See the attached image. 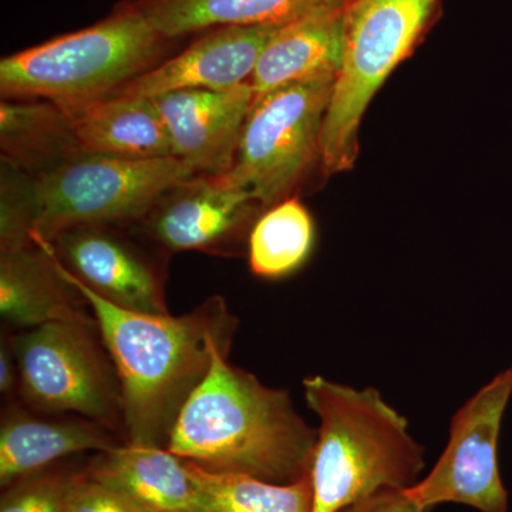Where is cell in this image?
<instances>
[{"instance_id":"ac0fdd59","label":"cell","mask_w":512,"mask_h":512,"mask_svg":"<svg viewBox=\"0 0 512 512\" xmlns=\"http://www.w3.org/2000/svg\"><path fill=\"white\" fill-rule=\"evenodd\" d=\"M69 114L82 154L131 160L175 157L167 127L147 97L111 94Z\"/></svg>"},{"instance_id":"7a4b0ae2","label":"cell","mask_w":512,"mask_h":512,"mask_svg":"<svg viewBox=\"0 0 512 512\" xmlns=\"http://www.w3.org/2000/svg\"><path fill=\"white\" fill-rule=\"evenodd\" d=\"M218 352L178 414L167 448L215 473L289 484L311 473L318 430L272 389Z\"/></svg>"},{"instance_id":"277c9868","label":"cell","mask_w":512,"mask_h":512,"mask_svg":"<svg viewBox=\"0 0 512 512\" xmlns=\"http://www.w3.org/2000/svg\"><path fill=\"white\" fill-rule=\"evenodd\" d=\"M168 42L128 2L90 28L3 57L0 94L50 101L73 113L146 73Z\"/></svg>"},{"instance_id":"603a6c76","label":"cell","mask_w":512,"mask_h":512,"mask_svg":"<svg viewBox=\"0 0 512 512\" xmlns=\"http://www.w3.org/2000/svg\"><path fill=\"white\" fill-rule=\"evenodd\" d=\"M70 474L40 471L8 485L0 512H64Z\"/></svg>"},{"instance_id":"7c38bea8","label":"cell","mask_w":512,"mask_h":512,"mask_svg":"<svg viewBox=\"0 0 512 512\" xmlns=\"http://www.w3.org/2000/svg\"><path fill=\"white\" fill-rule=\"evenodd\" d=\"M151 100L167 127L175 157L200 175L220 177L231 170L254 106L251 82L227 90H178Z\"/></svg>"},{"instance_id":"30bf717a","label":"cell","mask_w":512,"mask_h":512,"mask_svg":"<svg viewBox=\"0 0 512 512\" xmlns=\"http://www.w3.org/2000/svg\"><path fill=\"white\" fill-rule=\"evenodd\" d=\"M259 210L244 188L197 175L168 191L138 224L165 251L224 255L249 237Z\"/></svg>"},{"instance_id":"3957f363","label":"cell","mask_w":512,"mask_h":512,"mask_svg":"<svg viewBox=\"0 0 512 512\" xmlns=\"http://www.w3.org/2000/svg\"><path fill=\"white\" fill-rule=\"evenodd\" d=\"M303 390L320 420L309 473L312 512H340L377 491L419 483L423 447L376 389L311 376L303 380Z\"/></svg>"},{"instance_id":"e0dca14e","label":"cell","mask_w":512,"mask_h":512,"mask_svg":"<svg viewBox=\"0 0 512 512\" xmlns=\"http://www.w3.org/2000/svg\"><path fill=\"white\" fill-rule=\"evenodd\" d=\"M151 512H205L190 461L167 447L123 443L86 468Z\"/></svg>"},{"instance_id":"8fae6325","label":"cell","mask_w":512,"mask_h":512,"mask_svg":"<svg viewBox=\"0 0 512 512\" xmlns=\"http://www.w3.org/2000/svg\"><path fill=\"white\" fill-rule=\"evenodd\" d=\"M80 284L128 311L167 315L164 271L111 225L67 229L53 241L35 239Z\"/></svg>"},{"instance_id":"9a60e30c","label":"cell","mask_w":512,"mask_h":512,"mask_svg":"<svg viewBox=\"0 0 512 512\" xmlns=\"http://www.w3.org/2000/svg\"><path fill=\"white\" fill-rule=\"evenodd\" d=\"M346 8L319 10L279 28L249 80L254 103L295 84L336 80L345 53Z\"/></svg>"},{"instance_id":"d6986e66","label":"cell","mask_w":512,"mask_h":512,"mask_svg":"<svg viewBox=\"0 0 512 512\" xmlns=\"http://www.w3.org/2000/svg\"><path fill=\"white\" fill-rule=\"evenodd\" d=\"M350 0H131L150 25L173 40L227 26H285Z\"/></svg>"},{"instance_id":"d4e9b609","label":"cell","mask_w":512,"mask_h":512,"mask_svg":"<svg viewBox=\"0 0 512 512\" xmlns=\"http://www.w3.org/2000/svg\"><path fill=\"white\" fill-rule=\"evenodd\" d=\"M340 512H431L414 503L406 490H382L362 498Z\"/></svg>"},{"instance_id":"5bb4252c","label":"cell","mask_w":512,"mask_h":512,"mask_svg":"<svg viewBox=\"0 0 512 512\" xmlns=\"http://www.w3.org/2000/svg\"><path fill=\"white\" fill-rule=\"evenodd\" d=\"M117 437L103 424L84 417L30 412L18 403L9 404L0 423V484L6 488L64 457L113 450L123 444Z\"/></svg>"},{"instance_id":"6da1fadb","label":"cell","mask_w":512,"mask_h":512,"mask_svg":"<svg viewBox=\"0 0 512 512\" xmlns=\"http://www.w3.org/2000/svg\"><path fill=\"white\" fill-rule=\"evenodd\" d=\"M53 259L92 311L116 367L126 443L167 447L178 414L215 355L231 350L238 319L221 296L181 316L128 311L101 299Z\"/></svg>"},{"instance_id":"484cf974","label":"cell","mask_w":512,"mask_h":512,"mask_svg":"<svg viewBox=\"0 0 512 512\" xmlns=\"http://www.w3.org/2000/svg\"><path fill=\"white\" fill-rule=\"evenodd\" d=\"M0 392L12 400L19 392V366L13 348L12 332H2L0 340Z\"/></svg>"},{"instance_id":"44dd1931","label":"cell","mask_w":512,"mask_h":512,"mask_svg":"<svg viewBox=\"0 0 512 512\" xmlns=\"http://www.w3.org/2000/svg\"><path fill=\"white\" fill-rule=\"evenodd\" d=\"M249 268L254 275L279 279L308 261L315 245V224L296 198L272 205L259 215L248 237Z\"/></svg>"},{"instance_id":"5b68a950","label":"cell","mask_w":512,"mask_h":512,"mask_svg":"<svg viewBox=\"0 0 512 512\" xmlns=\"http://www.w3.org/2000/svg\"><path fill=\"white\" fill-rule=\"evenodd\" d=\"M439 0H350L345 53L320 138L328 174L350 170L359 153L367 106L397 64L409 55Z\"/></svg>"},{"instance_id":"ffe728a7","label":"cell","mask_w":512,"mask_h":512,"mask_svg":"<svg viewBox=\"0 0 512 512\" xmlns=\"http://www.w3.org/2000/svg\"><path fill=\"white\" fill-rule=\"evenodd\" d=\"M0 148L2 163L33 177L80 154L72 117L45 100H2Z\"/></svg>"},{"instance_id":"ba28073f","label":"cell","mask_w":512,"mask_h":512,"mask_svg":"<svg viewBox=\"0 0 512 512\" xmlns=\"http://www.w3.org/2000/svg\"><path fill=\"white\" fill-rule=\"evenodd\" d=\"M335 80L295 84L252 106L234 165L222 180L251 192L268 210L291 197L320 158V138Z\"/></svg>"},{"instance_id":"8992f818","label":"cell","mask_w":512,"mask_h":512,"mask_svg":"<svg viewBox=\"0 0 512 512\" xmlns=\"http://www.w3.org/2000/svg\"><path fill=\"white\" fill-rule=\"evenodd\" d=\"M197 175L177 157L131 160L77 154L33 177L32 239L50 242L83 225L138 222L168 191Z\"/></svg>"},{"instance_id":"4fadbf2b","label":"cell","mask_w":512,"mask_h":512,"mask_svg":"<svg viewBox=\"0 0 512 512\" xmlns=\"http://www.w3.org/2000/svg\"><path fill=\"white\" fill-rule=\"evenodd\" d=\"M282 26L207 30L177 56L151 67L114 94L153 97L178 90H227L249 82L259 56Z\"/></svg>"},{"instance_id":"cb8c5ba5","label":"cell","mask_w":512,"mask_h":512,"mask_svg":"<svg viewBox=\"0 0 512 512\" xmlns=\"http://www.w3.org/2000/svg\"><path fill=\"white\" fill-rule=\"evenodd\" d=\"M64 512H151L113 485L89 471L70 474L64 494Z\"/></svg>"},{"instance_id":"7402d4cb","label":"cell","mask_w":512,"mask_h":512,"mask_svg":"<svg viewBox=\"0 0 512 512\" xmlns=\"http://www.w3.org/2000/svg\"><path fill=\"white\" fill-rule=\"evenodd\" d=\"M190 461V460H188ZM205 512H312L311 476L278 484L237 473H215L192 463Z\"/></svg>"},{"instance_id":"52a82bcc","label":"cell","mask_w":512,"mask_h":512,"mask_svg":"<svg viewBox=\"0 0 512 512\" xmlns=\"http://www.w3.org/2000/svg\"><path fill=\"white\" fill-rule=\"evenodd\" d=\"M12 342L26 407L97 421L126 443L119 375L94 316L20 330Z\"/></svg>"},{"instance_id":"9c48e42d","label":"cell","mask_w":512,"mask_h":512,"mask_svg":"<svg viewBox=\"0 0 512 512\" xmlns=\"http://www.w3.org/2000/svg\"><path fill=\"white\" fill-rule=\"evenodd\" d=\"M512 396V366L498 373L456 414L450 437L429 476L406 493L414 503L468 505L480 512H507L508 493L498 464V440Z\"/></svg>"},{"instance_id":"2e32d148","label":"cell","mask_w":512,"mask_h":512,"mask_svg":"<svg viewBox=\"0 0 512 512\" xmlns=\"http://www.w3.org/2000/svg\"><path fill=\"white\" fill-rule=\"evenodd\" d=\"M79 291L35 241L0 251V315L19 330L93 316Z\"/></svg>"}]
</instances>
